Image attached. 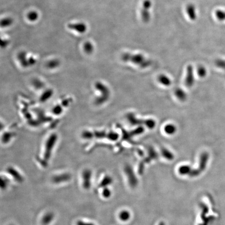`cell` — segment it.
I'll return each instance as SVG.
<instances>
[{
    "mask_svg": "<svg viewBox=\"0 0 225 225\" xmlns=\"http://www.w3.org/2000/svg\"><path fill=\"white\" fill-rule=\"evenodd\" d=\"M194 83V74L193 68L191 65H189L187 68V75H186L185 84L186 86L190 87Z\"/></svg>",
    "mask_w": 225,
    "mask_h": 225,
    "instance_id": "cell-6",
    "label": "cell"
},
{
    "mask_svg": "<svg viewBox=\"0 0 225 225\" xmlns=\"http://www.w3.org/2000/svg\"><path fill=\"white\" fill-rule=\"evenodd\" d=\"M91 171L89 169H86L82 173V181L83 187L84 189H89L90 187Z\"/></svg>",
    "mask_w": 225,
    "mask_h": 225,
    "instance_id": "cell-5",
    "label": "cell"
},
{
    "mask_svg": "<svg viewBox=\"0 0 225 225\" xmlns=\"http://www.w3.org/2000/svg\"><path fill=\"white\" fill-rule=\"evenodd\" d=\"M186 10L190 19L192 21H196L197 18V14L195 5L193 4H189L186 6Z\"/></svg>",
    "mask_w": 225,
    "mask_h": 225,
    "instance_id": "cell-7",
    "label": "cell"
},
{
    "mask_svg": "<svg viewBox=\"0 0 225 225\" xmlns=\"http://www.w3.org/2000/svg\"><path fill=\"white\" fill-rule=\"evenodd\" d=\"M175 95L179 100L184 101V100H186L187 99V95L184 91H183L180 89H178L176 90Z\"/></svg>",
    "mask_w": 225,
    "mask_h": 225,
    "instance_id": "cell-12",
    "label": "cell"
},
{
    "mask_svg": "<svg viewBox=\"0 0 225 225\" xmlns=\"http://www.w3.org/2000/svg\"><path fill=\"white\" fill-rule=\"evenodd\" d=\"M53 218V215L52 213L47 214L43 216V218H42V223L45 225H47V224L51 223Z\"/></svg>",
    "mask_w": 225,
    "mask_h": 225,
    "instance_id": "cell-13",
    "label": "cell"
},
{
    "mask_svg": "<svg viewBox=\"0 0 225 225\" xmlns=\"http://www.w3.org/2000/svg\"><path fill=\"white\" fill-rule=\"evenodd\" d=\"M119 217L121 220H127L129 217V214L128 211H122V212H120V214H119Z\"/></svg>",
    "mask_w": 225,
    "mask_h": 225,
    "instance_id": "cell-15",
    "label": "cell"
},
{
    "mask_svg": "<svg viewBox=\"0 0 225 225\" xmlns=\"http://www.w3.org/2000/svg\"><path fill=\"white\" fill-rule=\"evenodd\" d=\"M32 85L35 89L40 90L44 87L45 83L41 79H34L32 81Z\"/></svg>",
    "mask_w": 225,
    "mask_h": 225,
    "instance_id": "cell-11",
    "label": "cell"
},
{
    "mask_svg": "<svg viewBox=\"0 0 225 225\" xmlns=\"http://www.w3.org/2000/svg\"><path fill=\"white\" fill-rule=\"evenodd\" d=\"M177 130L175 126L173 124H167L164 127V131L166 134H173Z\"/></svg>",
    "mask_w": 225,
    "mask_h": 225,
    "instance_id": "cell-10",
    "label": "cell"
},
{
    "mask_svg": "<svg viewBox=\"0 0 225 225\" xmlns=\"http://www.w3.org/2000/svg\"><path fill=\"white\" fill-rule=\"evenodd\" d=\"M102 196L105 198H107L110 196L111 192L109 189H105L102 192Z\"/></svg>",
    "mask_w": 225,
    "mask_h": 225,
    "instance_id": "cell-17",
    "label": "cell"
},
{
    "mask_svg": "<svg viewBox=\"0 0 225 225\" xmlns=\"http://www.w3.org/2000/svg\"><path fill=\"white\" fill-rule=\"evenodd\" d=\"M217 66L222 68L225 69V61L222 60H217L215 62Z\"/></svg>",
    "mask_w": 225,
    "mask_h": 225,
    "instance_id": "cell-16",
    "label": "cell"
},
{
    "mask_svg": "<svg viewBox=\"0 0 225 225\" xmlns=\"http://www.w3.org/2000/svg\"><path fill=\"white\" fill-rule=\"evenodd\" d=\"M122 59L124 62H131L141 68H146L152 64L151 60H148L144 55L140 53H125L122 56Z\"/></svg>",
    "mask_w": 225,
    "mask_h": 225,
    "instance_id": "cell-2",
    "label": "cell"
},
{
    "mask_svg": "<svg viewBox=\"0 0 225 225\" xmlns=\"http://www.w3.org/2000/svg\"><path fill=\"white\" fill-rule=\"evenodd\" d=\"M95 95L93 103L100 107L108 101L111 95L110 89L108 86L101 81H96L93 84Z\"/></svg>",
    "mask_w": 225,
    "mask_h": 225,
    "instance_id": "cell-1",
    "label": "cell"
},
{
    "mask_svg": "<svg viewBox=\"0 0 225 225\" xmlns=\"http://www.w3.org/2000/svg\"><path fill=\"white\" fill-rule=\"evenodd\" d=\"M206 73L207 72L206 68L204 66H200L198 67V74L199 77L201 78L204 77L205 76H206Z\"/></svg>",
    "mask_w": 225,
    "mask_h": 225,
    "instance_id": "cell-14",
    "label": "cell"
},
{
    "mask_svg": "<svg viewBox=\"0 0 225 225\" xmlns=\"http://www.w3.org/2000/svg\"><path fill=\"white\" fill-rule=\"evenodd\" d=\"M152 6V3L151 0H145L142 3L141 10V19L143 22L148 23L151 19L150 10Z\"/></svg>",
    "mask_w": 225,
    "mask_h": 225,
    "instance_id": "cell-4",
    "label": "cell"
},
{
    "mask_svg": "<svg viewBox=\"0 0 225 225\" xmlns=\"http://www.w3.org/2000/svg\"><path fill=\"white\" fill-rule=\"evenodd\" d=\"M58 140V136L56 133H51L47 137L43 144L42 160L48 163L51 158L54 149L56 145Z\"/></svg>",
    "mask_w": 225,
    "mask_h": 225,
    "instance_id": "cell-3",
    "label": "cell"
},
{
    "mask_svg": "<svg viewBox=\"0 0 225 225\" xmlns=\"http://www.w3.org/2000/svg\"><path fill=\"white\" fill-rule=\"evenodd\" d=\"M7 171L8 173L10 174L11 175H14L16 179H17L20 181L22 180V177L19 174V172L14 169L13 167H8L7 169Z\"/></svg>",
    "mask_w": 225,
    "mask_h": 225,
    "instance_id": "cell-9",
    "label": "cell"
},
{
    "mask_svg": "<svg viewBox=\"0 0 225 225\" xmlns=\"http://www.w3.org/2000/svg\"><path fill=\"white\" fill-rule=\"evenodd\" d=\"M158 80L159 83L164 86H169L170 84H172V81L170 78L164 74L160 75V76H158Z\"/></svg>",
    "mask_w": 225,
    "mask_h": 225,
    "instance_id": "cell-8",
    "label": "cell"
}]
</instances>
